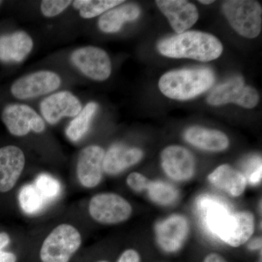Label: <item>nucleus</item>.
Listing matches in <instances>:
<instances>
[{
    "label": "nucleus",
    "instance_id": "7",
    "mask_svg": "<svg viewBox=\"0 0 262 262\" xmlns=\"http://www.w3.org/2000/svg\"><path fill=\"white\" fill-rule=\"evenodd\" d=\"M258 100L257 91L251 86H246L241 76H234L216 86L207 98L208 103L213 106L233 103L247 108H254Z\"/></svg>",
    "mask_w": 262,
    "mask_h": 262
},
{
    "label": "nucleus",
    "instance_id": "18",
    "mask_svg": "<svg viewBox=\"0 0 262 262\" xmlns=\"http://www.w3.org/2000/svg\"><path fill=\"white\" fill-rule=\"evenodd\" d=\"M33 41L28 34L16 32L0 36V61L19 63L32 51Z\"/></svg>",
    "mask_w": 262,
    "mask_h": 262
},
{
    "label": "nucleus",
    "instance_id": "12",
    "mask_svg": "<svg viewBox=\"0 0 262 262\" xmlns=\"http://www.w3.org/2000/svg\"><path fill=\"white\" fill-rule=\"evenodd\" d=\"M164 171L175 181H187L193 177L195 161L192 153L180 146H170L161 153Z\"/></svg>",
    "mask_w": 262,
    "mask_h": 262
},
{
    "label": "nucleus",
    "instance_id": "33",
    "mask_svg": "<svg viewBox=\"0 0 262 262\" xmlns=\"http://www.w3.org/2000/svg\"><path fill=\"white\" fill-rule=\"evenodd\" d=\"M10 242V236L5 232H1L0 233V251L8 246Z\"/></svg>",
    "mask_w": 262,
    "mask_h": 262
},
{
    "label": "nucleus",
    "instance_id": "2",
    "mask_svg": "<svg viewBox=\"0 0 262 262\" xmlns=\"http://www.w3.org/2000/svg\"><path fill=\"white\" fill-rule=\"evenodd\" d=\"M158 49L164 56L208 62L222 55L223 46L211 34L190 31L165 38L158 43Z\"/></svg>",
    "mask_w": 262,
    "mask_h": 262
},
{
    "label": "nucleus",
    "instance_id": "16",
    "mask_svg": "<svg viewBox=\"0 0 262 262\" xmlns=\"http://www.w3.org/2000/svg\"><path fill=\"white\" fill-rule=\"evenodd\" d=\"M25 163V155L18 146L0 148V192H9L15 187Z\"/></svg>",
    "mask_w": 262,
    "mask_h": 262
},
{
    "label": "nucleus",
    "instance_id": "32",
    "mask_svg": "<svg viewBox=\"0 0 262 262\" xmlns=\"http://www.w3.org/2000/svg\"><path fill=\"white\" fill-rule=\"evenodd\" d=\"M204 262H227L225 258L217 253H211L205 258Z\"/></svg>",
    "mask_w": 262,
    "mask_h": 262
},
{
    "label": "nucleus",
    "instance_id": "24",
    "mask_svg": "<svg viewBox=\"0 0 262 262\" xmlns=\"http://www.w3.org/2000/svg\"><path fill=\"white\" fill-rule=\"evenodd\" d=\"M18 201L22 210L27 214H35L42 211L47 203L34 184H27L20 189Z\"/></svg>",
    "mask_w": 262,
    "mask_h": 262
},
{
    "label": "nucleus",
    "instance_id": "1",
    "mask_svg": "<svg viewBox=\"0 0 262 262\" xmlns=\"http://www.w3.org/2000/svg\"><path fill=\"white\" fill-rule=\"evenodd\" d=\"M196 208L208 230L229 246L238 247L252 236L254 216L251 212L232 213L223 201L208 195L199 198Z\"/></svg>",
    "mask_w": 262,
    "mask_h": 262
},
{
    "label": "nucleus",
    "instance_id": "35",
    "mask_svg": "<svg viewBox=\"0 0 262 262\" xmlns=\"http://www.w3.org/2000/svg\"><path fill=\"white\" fill-rule=\"evenodd\" d=\"M213 0H206V1H204V0H200L199 3H201V4H204V5H210L212 4V3H213Z\"/></svg>",
    "mask_w": 262,
    "mask_h": 262
},
{
    "label": "nucleus",
    "instance_id": "6",
    "mask_svg": "<svg viewBox=\"0 0 262 262\" xmlns=\"http://www.w3.org/2000/svg\"><path fill=\"white\" fill-rule=\"evenodd\" d=\"M89 212L93 220L98 223L115 225L130 218L132 207L125 198L119 194L101 193L91 198Z\"/></svg>",
    "mask_w": 262,
    "mask_h": 262
},
{
    "label": "nucleus",
    "instance_id": "34",
    "mask_svg": "<svg viewBox=\"0 0 262 262\" xmlns=\"http://www.w3.org/2000/svg\"><path fill=\"white\" fill-rule=\"evenodd\" d=\"M250 249H261V238H256L254 241H251V244L248 246Z\"/></svg>",
    "mask_w": 262,
    "mask_h": 262
},
{
    "label": "nucleus",
    "instance_id": "10",
    "mask_svg": "<svg viewBox=\"0 0 262 262\" xmlns=\"http://www.w3.org/2000/svg\"><path fill=\"white\" fill-rule=\"evenodd\" d=\"M61 84V78L55 72L39 71L15 81L11 94L18 99H29L53 92Z\"/></svg>",
    "mask_w": 262,
    "mask_h": 262
},
{
    "label": "nucleus",
    "instance_id": "26",
    "mask_svg": "<svg viewBox=\"0 0 262 262\" xmlns=\"http://www.w3.org/2000/svg\"><path fill=\"white\" fill-rule=\"evenodd\" d=\"M36 189L46 201H51L60 195L61 184L57 179L48 174L42 173L38 176L34 184Z\"/></svg>",
    "mask_w": 262,
    "mask_h": 262
},
{
    "label": "nucleus",
    "instance_id": "17",
    "mask_svg": "<svg viewBox=\"0 0 262 262\" xmlns=\"http://www.w3.org/2000/svg\"><path fill=\"white\" fill-rule=\"evenodd\" d=\"M144 153L139 148L127 147L121 144L114 145L103 158V172L108 175H117L140 162Z\"/></svg>",
    "mask_w": 262,
    "mask_h": 262
},
{
    "label": "nucleus",
    "instance_id": "21",
    "mask_svg": "<svg viewBox=\"0 0 262 262\" xmlns=\"http://www.w3.org/2000/svg\"><path fill=\"white\" fill-rule=\"evenodd\" d=\"M141 10L135 4L118 5L103 13L98 24L100 30L104 33H115L121 29L126 22L134 21L139 18Z\"/></svg>",
    "mask_w": 262,
    "mask_h": 262
},
{
    "label": "nucleus",
    "instance_id": "31",
    "mask_svg": "<svg viewBox=\"0 0 262 262\" xmlns=\"http://www.w3.org/2000/svg\"><path fill=\"white\" fill-rule=\"evenodd\" d=\"M17 258L14 253L0 251V262H16Z\"/></svg>",
    "mask_w": 262,
    "mask_h": 262
},
{
    "label": "nucleus",
    "instance_id": "25",
    "mask_svg": "<svg viewBox=\"0 0 262 262\" xmlns=\"http://www.w3.org/2000/svg\"><path fill=\"white\" fill-rule=\"evenodd\" d=\"M146 191L151 201L163 206L172 204L178 199V190L168 183L150 181Z\"/></svg>",
    "mask_w": 262,
    "mask_h": 262
},
{
    "label": "nucleus",
    "instance_id": "14",
    "mask_svg": "<svg viewBox=\"0 0 262 262\" xmlns=\"http://www.w3.org/2000/svg\"><path fill=\"white\" fill-rule=\"evenodd\" d=\"M189 223L185 217L173 215L160 222L155 227L157 241L166 252H176L180 249L189 233Z\"/></svg>",
    "mask_w": 262,
    "mask_h": 262
},
{
    "label": "nucleus",
    "instance_id": "28",
    "mask_svg": "<svg viewBox=\"0 0 262 262\" xmlns=\"http://www.w3.org/2000/svg\"><path fill=\"white\" fill-rule=\"evenodd\" d=\"M127 184L128 187L136 192L146 190L150 182L144 175L139 173H132L127 177Z\"/></svg>",
    "mask_w": 262,
    "mask_h": 262
},
{
    "label": "nucleus",
    "instance_id": "3",
    "mask_svg": "<svg viewBox=\"0 0 262 262\" xmlns=\"http://www.w3.org/2000/svg\"><path fill=\"white\" fill-rule=\"evenodd\" d=\"M214 82V73L210 69H184L162 76L159 89L166 97L186 101L206 92Z\"/></svg>",
    "mask_w": 262,
    "mask_h": 262
},
{
    "label": "nucleus",
    "instance_id": "13",
    "mask_svg": "<svg viewBox=\"0 0 262 262\" xmlns=\"http://www.w3.org/2000/svg\"><path fill=\"white\" fill-rule=\"evenodd\" d=\"M82 110L78 98L69 91L52 94L40 103L41 113L51 125H56L64 117L77 116Z\"/></svg>",
    "mask_w": 262,
    "mask_h": 262
},
{
    "label": "nucleus",
    "instance_id": "11",
    "mask_svg": "<svg viewBox=\"0 0 262 262\" xmlns=\"http://www.w3.org/2000/svg\"><path fill=\"white\" fill-rule=\"evenodd\" d=\"M104 155V150L99 146H88L81 150L77 160V176L82 187L94 188L101 182Z\"/></svg>",
    "mask_w": 262,
    "mask_h": 262
},
{
    "label": "nucleus",
    "instance_id": "27",
    "mask_svg": "<svg viewBox=\"0 0 262 262\" xmlns=\"http://www.w3.org/2000/svg\"><path fill=\"white\" fill-rule=\"evenodd\" d=\"M72 3L70 0H45L41 3V11L45 16L51 18L64 11Z\"/></svg>",
    "mask_w": 262,
    "mask_h": 262
},
{
    "label": "nucleus",
    "instance_id": "30",
    "mask_svg": "<svg viewBox=\"0 0 262 262\" xmlns=\"http://www.w3.org/2000/svg\"><path fill=\"white\" fill-rule=\"evenodd\" d=\"M261 165L256 168L251 175L248 176V181L251 184H257L261 179Z\"/></svg>",
    "mask_w": 262,
    "mask_h": 262
},
{
    "label": "nucleus",
    "instance_id": "36",
    "mask_svg": "<svg viewBox=\"0 0 262 262\" xmlns=\"http://www.w3.org/2000/svg\"><path fill=\"white\" fill-rule=\"evenodd\" d=\"M99 262H106V261H99Z\"/></svg>",
    "mask_w": 262,
    "mask_h": 262
},
{
    "label": "nucleus",
    "instance_id": "4",
    "mask_svg": "<svg viewBox=\"0 0 262 262\" xmlns=\"http://www.w3.org/2000/svg\"><path fill=\"white\" fill-rule=\"evenodd\" d=\"M222 10L231 27L243 37L253 39L261 31L262 9L253 0H229L224 2Z\"/></svg>",
    "mask_w": 262,
    "mask_h": 262
},
{
    "label": "nucleus",
    "instance_id": "29",
    "mask_svg": "<svg viewBox=\"0 0 262 262\" xmlns=\"http://www.w3.org/2000/svg\"><path fill=\"white\" fill-rule=\"evenodd\" d=\"M117 262H140V257L136 251L128 249L122 253Z\"/></svg>",
    "mask_w": 262,
    "mask_h": 262
},
{
    "label": "nucleus",
    "instance_id": "19",
    "mask_svg": "<svg viewBox=\"0 0 262 262\" xmlns=\"http://www.w3.org/2000/svg\"><path fill=\"white\" fill-rule=\"evenodd\" d=\"M184 139L192 145L210 151H224L229 144L227 136L221 131L198 126L188 128Z\"/></svg>",
    "mask_w": 262,
    "mask_h": 262
},
{
    "label": "nucleus",
    "instance_id": "8",
    "mask_svg": "<svg viewBox=\"0 0 262 262\" xmlns=\"http://www.w3.org/2000/svg\"><path fill=\"white\" fill-rule=\"evenodd\" d=\"M71 61L91 80H106L111 75V60L101 48L94 46L78 48L71 55Z\"/></svg>",
    "mask_w": 262,
    "mask_h": 262
},
{
    "label": "nucleus",
    "instance_id": "5",
    "mask_svg": "<svg viewBox=\"0 0 262 262\" xmlns=\"http://www.w3.org/2000/svg\"><path fill=\"white\" fill-rule=\"evenodd\" d=\"M82 236L78 229L68 224H62L48 234L41 247L42 262H69L80 248Z\"/></svg>",
    "mask_w": 262,
    "mask_h": 262
},
{
    "label": "nucleus",
    "instance_id": "23",
    "mask_svg": "<svg viewBox=\"0 0 262 262\" xmlns=\"http://www.w3.org/2000/svg\"><path fill=\"white\" fill-rule=\"evenodd\" d=\"M123 3L121 0H76L72 4L75 9L80 10L82 18L89 19L103 14Z\"/></svg>",
    "mask_w": 262,
    "mask_h": 262
},
{
    "label": "nucleus",
    "instance_id": "20",
    "mask_svg": "<svg viewBox=\"0 0 262 262\" xmlns=\"http://www.w3.org/2000/svg\"><path fill=\"white\" fill-rule=\"evenodd\" d=\"M208 179L213 186L234 196L244 193L247 183L244 174L229 165H220L208 176Z\"/></svg>",
    "mask_w": 262,
    "mask_h": 262
},
{
    "label": "nucleus",
    "instance_id": "9",
    "mask_svg": "<svg viewBox=\"0 0 262 262\" xmlns=\"http://www.w3.org/2000/svg\"><path fill=\"white\" fill-rule=\"evenodd\" d=\"M2 120L12 135L24 136L31 130L41 134L46 129L42 117L25 104H10L3 110Z\"/></svg>",
    "mask_w": 262,
    "mask_h": 262
},
{
    "label": "nucleus",
    "instance_id": "37",
    "mask_svg": "<svg viewBox=\"0 0 262 262\" xmlns=\"http://www.w3.org/2000/svg\"><path fill=\"white\" fill-rule=\"evenodd\" d=\"M0 3H1V2H0Z\"/></svg>",
    "mask_w": 262,
    "mask_h": 262
},
{
    "label": "nucleus",
    "instance_id": "15",
    "mask_svg": "<svg viewBox=\"0 0 262 262\" xmlns=\"http://www.w3.org/2000/svg\"><path fill=\"white\" fill-rule=\"evenodd\" d=\"M156 4L177 34L185 32L199 18L195 5L184 0H158Z\"/></svg>",
    "mask_w": 262,
    "mask_h": 262
},
{
    "label": "nucleus",
    "instance_id": "22",
    "mask_svg": "<svg viewBox=\"0 0 262 262\" xmlns=\"http://www.w3.org/2000/svg\"><path fill=\"white\" fill-rule=\"evenodd\" d=\"M98 110V104L90 102L86 105L77 116L70 122L66 130V134L70 141H80L89 130L93 117Z\"/></svg>",
    "mask_w": 262,
    "mask_h": 262
}]
</instances>
